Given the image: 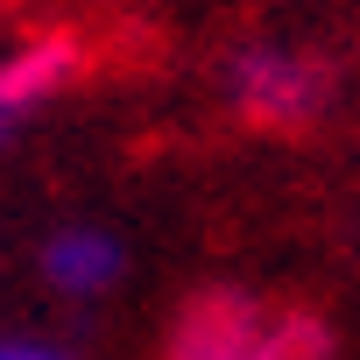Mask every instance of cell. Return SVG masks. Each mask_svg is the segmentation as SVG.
<instances>
[{
    "label": "cell",
    "mask_w": 360,
    "mask_h": 360,
    "mask_svg": "<svg viewBox=\"0 0 360 360\" xmlns=\"http://www.w3.org/2000/svg\"><path fill=\"white\" fill-rule=\"evenodd\" d=\"M71 64H78V50H71V43H57V36L22 43L15 57H0V106L22 120L29 106H43V99H50V92L71 78Z\"/></svg>",
    "instance_id": "cell-4"
},
{
    "label": "cell",
    "mask_w": 360,
    "mask_h": 360,
    "mask_svg": "<svg viewBox=\"0 0 360 360\" xmlns=\"http://www.w3.org/2000/svg\"><path fill=\"white\" fill-rule=\"evenodd\" d=\"M0 360H64V353L43 339H0Z\"/></svg>",
    "instance_id": "cell-5"
},
{
    "label": "cell",
    "mask_w": 360,
    "mask_h": 360,
    "mask_svg": "<svg viewBox=\"0 0 360 360\" xmlns=\"http://www.w3.org/2000/svg\"><path fill=\"white\" fill-rule=\"evenodd\" d=\"M8 127H15V113H8V106H0V134H8Z\"/></svg>",
    "instance_id": "cell-6"
},
{
    "label": "cell",
    "mask_w": 360,
    "mask_h": 360,
    "mask_svg": "<svg viewBox=\"0 0 360 360\" xmlns=\"http://www.w3.org/2000/svg\"><path fill=\"white\" fill-rule=\"evenodd\" d=\"M226 92L255 127H311L332 99V78H325L318 57L262 43V50H240L226 64Z\"/></svg>",
    "instance_id": "cell-2"
},
{
    "label": "cell",
    "mask_w": 360,
    "mask_h": 360,
    "mask_svg": "<svg viewBox=\"0 0 360 360\" xmlns=\"http://www.w3.org/2000/svg\"><path fill=\"white\" fill-rule=\"evenodd\" d=\"M120 269H127V255L106 226H64L43 240V276L57 297H99L120 283Z\"/></svg>",
    "instance_id": "cell-3"
},
{
    "label": "cell",
    "mask_w": 360,
    "mask_h": 360,
    "mask_svg": "<svg viewBox=\"0 0 360 360\" xmlns=\"http://www.w3.org/2000/svg\"><path fill=\"white\" fill-rule=\"evenodd\" d=\"M332 339L311 311H276L255 297H205L169 339V360H325Z\"/></svg>",
    "instance_id": "cell-1"
}]
</instances>
